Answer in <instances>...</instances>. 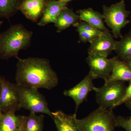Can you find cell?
Here are the masks:
<instances>
[{"mask_svg": "<svg viewBox=\"0 0 131 131\" xmlns=\"http://www.w3.org/2000/svg\"><path fill=\"white\" fill-rule=\"evenodd\" d=\"M67 4L61 0L47 1L46 7L41 19L38 22V25L44 26L50 23L55 24L59 15Z\"/></svg>", "mask_w": 131, "mask_h": 131, "instance_id": "7c38bea8", "label": "cell"}, {"mask_svg": "<svg viewBox=\"0 0 131 131\" xmlns=\"http://www.w3.org/2000/svg\"><path fill=\"white\" fill-rule=\"evenodd\" d=\"M20 0H0V18L13 16L19 10Z\"/></svg>", "mask_w": 131, "mask_h": 131, "instance_id": "d6986e66", "label": "cell"}, {"mask_svg": "<svg viewBox=\"0 0 131 131\" xmlns=\"http://www.w3.org/2000/svg\"><path fill=\"white\" fill-rule=\"evenodd\" d=\"M80 21L78 15L66 6L62 9L54 24L57 32H60L71 26L75 27Z\"/></svg>", "mask_w": 131, "mask_h": 131, "instance_id": "2e32d148", "label": "cell"}, {"mask_svg": "<svg viewBox=\"0 0 131 131\" xmlns=\"http://www.w3.org/2000/svg\"><path fill=\"white\" fill-rule=\"evenodd\" d=\"M125 103L127 107L131 110V99L127 101Z\"/></svg>", "mask_w": 131, "mask_h": 131, "instance_id": "4316f807", "label": "cell"}, {"mask_svg": "<svg viewBox=\"0 0 131 131\" xmlns=\"http://www.w3.org/2000/svg\"><path fill=\"white\" fill-rule=\"evenodd\" d=\"M15 112L9 111L3 113L0 119V131H16L21 125L25 116H17Z\"/></svg>", "mask_w": 131, "mask_h": 131, "instance_id": "e0dca14e", "label": "cell"}, {"mask_svg": "<svg viewBox=\"0 0 131 131\" xmlns=\"http://www.w3.org/2000/svg\"><path fill=\"white\" fill-rule=\"evenodd\" d=\"M52 113L51 118L57 131H80L77 123L76 114L69 115L61 110Z\"/></svg>", "mask_w": 131, "mask_h": 131, "instance_id": "4fadbf2b", "label": "cell"}, {"mask_svg": "<svg viewBox=\"0 0 131 131\" xmlns=\"http://www.w3.org/2000/svg\"><path fill=\"white\" fill-rule=\"evenodd\" d=\"M77 13L80 20L88 23L102 32L109 31L105 26L103 15L101 13L91 8L80 9Z\"/></svg>", "mask_w": 131, "mask_h": 131, "instance_id": "5bb4252c", "label": "cell"}, {"mask_svg": "<svg viewBox=\"0 0 131 131\" xmlns=\"http://www.w3.org/2000/svg\"><path fill=\"white\" fill-rule=\"evenodd\" d=\"M3 114V113L2 112V111H1V110H0V119L2 117Z\"/></svg>", "mask_w": 131, "mask_h": 131, "instance_id": "f1b7e54d", "label": "cell"}, {"mask_svg": "<svg viewBox=\"0 0 131 131\" xmlns=\"http://www.w3.org/2000/svg\"><path fill=\"white\" fill-rule=\"evenodd\" d=\"M112 59V70L107 82L131 81V70L125 62L119 59L118 57H114Z\"/></svg>", "mask_w": 131, "mask_h": 131, "instance_id": "9a60e30c", "label": "cell"}, {"mask_svg": "<svg viewBox=\"0 0 131 131\" xmlns=\"http://www.w3.org/2000/svg\"><path fill=\"white\" fill-rule=\"evenodd\" d=\"M26 116H25V118L23 121V123L21 124V125L19 129H18L16 131H26L25 128V119Z\"/></svg>", "mask_w": 131, "mask_h": 131, "instance_id": "d4e9b609", "label": "cell"}, {"mask_svg": "<svg viewBox=\"0 0 131 131\" xmlns=\"http://www.w3.org/2000/svg\"><path fill=\"white\" fill-rule=\"evenodd\" d=\"M1 18H0V27H1V26L3 23L2 21L1 20Z\"/></svg>", "mask_w": 131, "mask_h": 131, "instance_id": "f546056e", "label": "cell"}, {"mask_svg": "<svg viewBox=\"0 0 131 131\" xmlns=\"http://www.w3.org/2000/svg\"><path fill=\"white\" fill-rule=\"evenodd\" d=\"M63 2L65 3H68V2H69L71 1H73V0H61Z\"/></svg>", "mask_w": 131, "mask_h": 131, "instance_id": "83f0119b", "label": "cell"}, {"mask_svg": "<svg viewBox=\"0 0 131 131\" xmlns=\"http://www.w3.org/2000/svg\"><path fill=\"white\" fill-rule=\"evenodd\" d=\"M117 127H122L126 131H131V114L128 118L122 116L117 117Z\"/></svg>", "mask_w": 131, "mask_h": 131, "instance_id": "7402d4cb", "label": "cell"}, {"mask_svg": "<svg viewBox=\"0 0 131 131\" xmlns=\"http://www.w3.org/2000/svg\"><path fill=\"white\" fill-rule=\"evenodd\" d=\"M126 87L121 81L107 82L101 88L95 87L96 102L101 107L113 109L123 98Z\"/></svg>", "mask_w": 131, "mask_h": 131, "instance_id": "5b68a950", "label": "cell"}, {"mask_svg": "<svg viewBox=\"0 0 131 131\" xmlns=\"http://www.w3.org/2000/svg\"><path fill=\"white\" fill-rule=\"evenodd\" d=\"M55 1H59V0H55Z\"/></svg>", "mask_w": 131, "mask_h": 131, "instance_id": "4dcf8cb0", "label": "cell"}, {"mask_svg": "<svg viewBox=\"0 0 131 131\" xmlns=\"http://www.w3.org/2000/svg\"><path fill=\"white\" fill-rule=\"evenodd\" d=\"M117 117L112 109L99 107L87 117L76 121L80 131H115Z\"/></svg>", "mask_w": 131, "mask_h": 131, "instance_id": "3957f363", "label": "cell"}, {"mask_svg": "<svg viewBox=\"0 0 131 131\" xmlns=\"http://www.w3.org/2000/svg\"><path fill=\"white\" fill-rule=\"evenodd\" d=\"M19 109L18 85L0 75V110L4 113Z\"/></svg>", "mask_w": 131, "mask_h": 131, "instance_id": "52a82bcc", "label": "cell"}, {"mask_svg": "<svg viewBox=\"0 0 131 131\" xmlns=\"http://www.w3.org/2000/svg\"><path fill=\"white\" fill-rule=\"evenodd\" d=\"M17 58L15 78L17 85L50 90L58 84L57 74L48 59L33 57Z\"/></svg>", "mask_w": 131, "mask_h": 131, "instance_id": "6da1fadb", "label": "cell"}, {"mask_svg": "<svg viewBox=\"0 0 131 131\" xmlns=\"http://www.w3.org/2000/svg\"><path fill=\"white\" fill-rule=\"evenodd\" d=\"M86 62L89 66V74L93 80L98 78L107 81L112 70V59L95 54H89Z\"/></svg>", "mask_w": 131, "mask_h": 131, "instance_id": "ba28073f", "label": "cell"}, {"mask_svg": "<svg viewBox=\"0 0 131 131\" xmlns=\"http://www.w3.org/2000/svg\"><path fill=\"white\" fill-rule=\"evenodd\" d=\"M124 61L125 62L126 64L131 70V57Z\"/></svg>", "mask_w": 131, "mask_h": 131, "instance_id": "484cf974", "label": "cell"}, {"mask_svg": "<svg viewBox=\"0 0 131 131\" xmlns=\"http://www.w3.org/2000/svg\"><path fill=\"white\" fill-rule=\"evenodd\" d=\"M18 88L20 108L35 113L45 114L51 117L52 112L49 109L47 101L38 89L18 85Z\"/></svg>", "mask_w": 131, "mask_h": 131, "instance_id": "8992f818", "label": "cell"}, {"mask_svg": "<svg viewBox=\"0 0 131 131\" xmlns=\"http://www.w3.org/2000/svg\"><path fill=\"white\" fill-rule=\"evenodd\" d=\"M93 80L88 74L75 86L64 91L63 94L65 96L70 97L74 101L76 114L80 105L87 100L89 92L94 91L95 87L93 83Z\"/></svg>", "mask_w": 131, "mask_h": 131, "instance_id": "9c48e42d", "label": "cell"}, {"mask_svg": "<svg viewBox=\"0 0 131 131\" xmlns=\"http://www.w3.org/2000/svg\"><path fill=\"white\" fill-rule=\"evenodd\" d=\"M131 99V80L129 81V83L128 86L126 87L125 91V94L122 99L117 104V106L121 105L123 103H125Z\"/></svg>", "mask_w": 131, "mask_h": 131, "instance_id": "cb8c5ba5", "label": "cell"}, {"mask_svg": "<svg viewBox=\"0 0 131 131\" xmlns=\"http://www.w3.org/2000/svg\"><path fill=\"white\" fill-rule=\"evenodd\" d=\"M77 31L79 34L80 42L84 43L89 42L90 43L98 37L82 30L77 29Z\"/></svg>", "mask_w": 131, "mask_h": 131, "instance_id": "603a6c76", "label": "cell"}, {"mask_svg": "<svg viewBox=\"0 0 131 131\" xmlns=\"http://www.w3.org/2000/svg\"><path fill=\"white\" fill-rule=\"evenodd\" d=\"M117 42L110 31L103 32L101 35L90 43L88 53L107 57L112 52L115 50Z\"/></svg>", "mask_w": 131, "mask_h": 131, "instance_id": "30bf717a", "label": "cell"}, {"mask_svg": "<svg viewBox=\"0 0 131 131\" xmlns=\"http://www.w3.org/2000/svg\"><path fill=\"white\" fill-rule=\"evenodd\" d=\"M104 21L112 30L114 37L121 38V30L130 23L127 19L130 12L126 10L125 0L113 4L110 6H103Z\"/></svg>", "mask_w": 131, "mask_h": 131, "instance_id": "277c9868", "label": "cell"}, {"mask_svg": "<svg viewBox=\"0 0 131 131\" xmlns=\"http://www.w3.org/2000/svg\"><path fill=\"white\" fill-rule=\"evenodd\" d=\"M77 29H80L98 37L101 35L102 32L95 28L90 24L85 21H80L75 26Z\"/></svg>", "mask_w": 131, "mask_h": 131, "instance_id": "44dd1931", "label": "cell"}, {"mask_svg": "<svg viewBox=\"0 0 131 131\" xmlns=\"http://www.w3.org/2000/svg\"><path fill=\"white\" fill-rule=\"evenodd\" d=\"M44 116L43 115H38L30 112L28 116H26L25 126L26 131H43Z\"/></svg>", "mask_w": 131, "mask_h": 131, "instance_id": "ffe728a7", "label": "cell"}, {"mask_svg": "<svg viewBox=\"0 0 131 131\" xmlns=\"http://www.w3.org/2000/svg\"><path fill=\"white\" fill-rule=\"evenodd\" d=\"M32 36V32L21 24L10 26L0 34V58L8 59L18 57L19 51L30 46Z\"/></svg>", "mask_w": 131, "mask_h": 131, "instance_id": "7a4b0ae2", "label": "cell"}, {"mask_svg": "<svg viewBox=\"0 0 131 131\" xmlns=\"http://www.w3.org/2000/svg\"><path fill=\"white\" fill-rule=\"evenodd\" d=\"M46 4V0H22L19 10L27 18L36 22L42 17Z\"/></svg>", "mask_w": 131, "mask_h": 131, "instance_id": "8fae6325", "label": "cell"}, {"mask_svg": "<svg viewBox=\"0 0 131 131\" xmlns=\"http://www.w3.org/2000/svg\"><path fill=\"white\" fill-rule=\"evenodd\" d=\"M115 51L119 59L124 61L131 57V31L117 41Z\"/></svg>", "mask_w": 131, "mask_h": 131, "instance_id": "ac0fdd59", "label": "cell"}]
</instances>
